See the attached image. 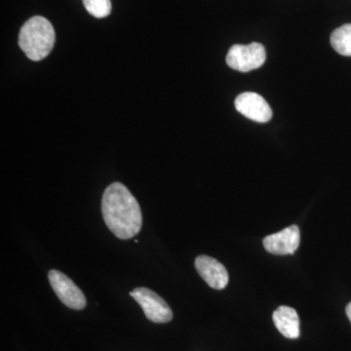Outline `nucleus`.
Masks as SVG:
<instances>
[{
  "label": "nucleus",
  "instance_id": "39448f33",
  "mask_svg": "<svg viewBox=\"0 0 351 351\" xmlns=\"http://www.w3.org/2000/svg\"><path fill=\"white\" fill-rule=\"evenodd\" d=\"M48 278L53 290L64 306L75 311H82L86 306V299L82 291L63 272L50 270Z\"/></svg>",
  "mask_w": 351,
  "mask_h": 351
},
{
  "label": "nucleus",
  "instance_id": "9d476101",
  "mask_svg": "<svg viewBox=\"0 0 351 351\" xmlns=\"http://www.w3.org/2000/svg\"><path fill=\"white\" fill-rule=\"evenodd\" d=\"M331 45L339 54L351 57V24L341 25L332 32Z\"/></svg>",
  "mask_w": 351,
  "mask_h": 351
},
{
  "label": "nucleus",
  "instance_id": "f8f14e48",
  "mask_svg": "<svg viewBox=\"0 0 351 351\" xmlns=\"http://www.w3.org/2000/svg\"><path fill=\"white\" fill-rule=\"evenodd\" d=\"M346 315H348V319H350L351 322V302L348 304L346 307Z\"/></svg>",
  "mask_w": 351,
  "mask_h": 351
},
{
  "label": "nucleus",
  "instance_id": "0eeeda50",
  "mask_svg": "<svg viewBox=\"0 0 351 351\" xmlns=\"http://www.w3.org/2000/svg\"><path fill=\"white\" fill-rule=\"evenodd\" d=\"M265 250L274 255H294L301 243L299 226L293 225L263 239Z\"/></svg>",
  "mask_w": 351,
  "mask_h": 351
},
{
  "label": "nucleus",
  "instance_id": "1a4fd4ad",
  "mask_svg": "<svg viewBox=\"0 0 351 351\" xmlns=\"http://www.w3.org/2000/svg\"><path fill=\"white\" fill-rule=\"evenodd\" d=\"M274 325L279 332L287 339H298L300 331V318L293 307L281 306L272 315Z\"/></svg>",
  "mask_w": 351,
  "mask_h": 351
},
{
  "label": "nucleus",
  "instance_id": "20e7f679",
  "mask_svg": "<svg viewBox=\"0 0 351 351\" xmlns=\"http://www.w3.org/2000/svg\"><path fill=\"white\" fill-rule=\"evenodd\" d=\"M131 297L142 306L147 319L154 323L170 322L173 318L172 309L160 295L145 287L134 289Z\"/></svg>",
  "mask_w": 351,
  "mask_h": 351
},
{
  "label": "nucleus",
  "instance_id": "423d86ee",
  "mask_svg": "<svg viewBox=\"0 0 351 351\" xmlns=\"http://www.w3.org/2000/svg\"><path fill=\"white\" fill-rule=\"evenodd\" d=\"M235 108L247 119L267 123L272 117V110L262 96L254 92L240 94L234 101Z\"/></svg>",
  "mask_w": 351,
  "mask_h": 351
},
{
  "label": "nucleus",
  "instance_id": "f03ea898",
  "mask_svg": "<svg viewBox=\"0 0 351 351\" xmlns=\"http://www.w3.org/2000/svg\"><path fill=\"white\" fill-rule=\"evenodd\" d=\"M56 34L49 21L41 16L27 20L21 29L19 46L25 56L34 62L48 56L54 47Z\"/></svg>",
  "mask_w": 351,
  "mask_h": 351
},
{
  "label": "nucleus",
  "instance_id": "f257e3e1",
  "mask_svg": "<svg viewBox=\"0 0 351 351\" xmlns=\"http://www.w3.org/2000/svg\"><path fill=\"white\" fill-rule=\"evenodd\" d=\"M104 221L110 232L120 239H129L140 232L143 215L137 199L121 182H113L101 199Z\"/></svg>",
  "mask_w": 351,
  "mask_h": 351
},
{
  "label": "nucleus",
  "instance_id": "7ed1b4c3",
  "mask_svg": "<svg viewBox=\"0 0 351 351\" xmlns=\"http://www.w3.org/2000/svg\"><path fill=\"white\" fill-rule=\"evenodd\" d=\"M267 59L265 47L262 44L253 43L248 45L235 44L228 50L226 64L230 68L240 73H248L261 68Z\"/></svg>",
  "mask_w": 351,
  "mask_h": 351
},
{
  "label": "nucleus",
  "instance_id": "6e6552de",
  "mask_svg": "<svg viewBox=\"0 0 351 351\" xmlns=\"http://www.w3.org/2000/svg\"><path fill=\"white\" fill-rule=\"evenodd\" d=\"M195 269L210 286L216 290H223L228 283V272L223 263L209 256L201 255L195 258Z\"/></svg>",
  "mask_w": 351,
  "mask_h": 351
},
{
  "label": "nucleus",
  "instance_id": "9b49d317",
  "mask_svg": "<svg viewBox=\"0 0 351 351\" xmlns=\"http://www.w3.org/2000/svg\"><path fill=\"white\" fill-rule=\"evenodd\" d=\"M83 4L90 15L99 19L108 17L112 12L110 0H83Z\"/></svg>",
  "mask_w": 351,
  "mask_h": 351
}]
</instances>
